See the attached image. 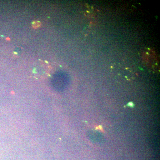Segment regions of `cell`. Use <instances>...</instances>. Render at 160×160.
<instances>
[{
	"mask_svg": "<svg viewBox=\"0 0 160 160\" xmlns=\"http://www.w3.org/2000/svg\"><path fill=\"white\" fill-rule=\"evenodd\" d=\"M41 22L39 21H34L32 23V27L35 29L38 28L40 26H41Z\"/></svg>",
	"mask_w": 160,
	"mask_h": 160,
	"instance_id": "cell-1",
	"label": "cell"
}]
</instances>
